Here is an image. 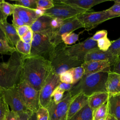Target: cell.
<instances>
[{
	"label": "cell",
	"mask_w": 120,
	"mask_h": 120,
	"mask_svg": "<svg viewBox=\"0 0 120 120\" xmlns=\"http://www.w3.org/2000/svg\"><path fill=\"white\" fill-rule=\"evenodd\" d=\"M74 85H73L72 84H69V83H66L64 82H60L57 88L59 89H60L63 91H69L73 87Z\"/></svg>",
	"instance_id": "obj_46"
},
{
	"label": "cell",
	"mask_w": 120,
	"mask_h": 120,
	"mask_svg": "<svg viewBox=\"0 0 120 120\" xmlns=\"http://www.w3.org/2000/svg\"><path fill=\"white\" fill-rule=\"evenodd\" d=\"M16 29L19 36L21 38L30 29V27L27 25H24L23 26L17 27Z\"/></svg>",
	"instance_id": "obj_44"
},
{
	"label": "cell",
	"mask_w": 120,
	"mask_h": 120,
	"mask_svg": "<svg viewBox=\"0 0 120 120\" xmlns=\"http://www.w3.org/2000/svg\"><path fill=\"white\" fill-rule=\"evenodd\" d=\"M9 109L3 98L0 96V120H4L8 110Z\"/></svg>",
	"instance_id": "obj_39"
},
{
	"label": "cell",
	"mask_w": 120,
	"mask_h": 120,
	"mask_svg": "<svg viewBox=\"0 0 120 120\" xmlns=\"http://www.w3.org/2000/svg\"><path fill=\"white\" fill-rule=\"evenodd\" d=\"M65 20L59 18H52L51 22L52 29L53 31L57 30L64 22Z\"/></svg>",
	"instance_id": "obj_40"
},
{
	"label": "cell",
	"mask_w": 120,
	"mask_h": 120,
	"mask_svg": "<svg viewBox=\"0 0 120 120\" xmlns=\"http://www.w3.org/2000/svg\"><path fill=\"white\" fill-rule=\"evenodd\" d=\"M14 12L25 25L30 27L39 17L37 15L35 9L26 8L15 4Z\"/></svg>",
	"instance_id": "obj_16"
},
{
	"label": "cell",
	"mask_w": 120,
	"mask_h": 120,
	"mask_svg": "<svg viewBox=\"0 0 120 120\" xmlns=\"http://www.w3.org/2000/svg\"><path fill=\"white\" fill-rule=\"evenodd\" d=\"M16 51V48L8 42L0 39V54L11 55Z\"/></svg>",
	"instance_id": "obj_30"
},
{
	"label": "cell",
	"mask_w": 120,
	"mask_h": 120,
	"mask_svg": "<svg viewBox=\"0 0 120 120\" xmlns=\"http://www.w3.org/2000/svg\"><path fill=\"white\" fill-rule=\"evenodd\" d=\"M0 96L3 98L11 110L18 113L30 111L24 105L21 99L17 85L9 88H0Z\"/></svg>",
	"instance_id": "obj_11"
},
{
	"label": "cell",
	"mask_w": 120,
	"mask_h": 120,
	"mask_svg": "<svg viewBox=\"0 0 120 120\" xmlns=\"http://www.w3.org/2000/svg\"><path fill=\"white\" fill-rule=\"evenodd\" d=\"M15 4L32 9L37 8L36 0H17Z\"/></svg>",
	"instance_id": "obj_31"
},
{
	"label": "cell",
	"mask_w": 120,
	"mask_h": 120,
	"mask_svg": "<svg viewBox=\"0 0 120 120\" xmlns=\"http://www.w3.org/2000/svg\"><path fill=\"white\" fill-rule=\"evenodd\" d=\"M37 7L45 10L49 9L54 6L53 0H36Z\"/></svg>",
	"instance_id": "obj_33"
},
{
	"label": "cell",
	"mask_w": 120,
	"mask_h": 120,
	"mask_svg": "<svg viewBox=\"0 0 120 120\" xmlns=\"http://www.w3.org/2000/svg\"><path fill=\"white\" fill-rule=\"evenodd\" d=\"M33 36V32L30 29L25 34L20 38L21 40L26 43H31L32 40Z\"/></svg>",
	"instance_id": "obj_42"
},
{
	"label": "cell",
	"mask_w": 120,
	"mask_h": 120,
	"mask_svg": "<svg viewBox=\"0 0 120 120\" xmlns=\"http://www.w3.org/2000/svg\"><path fill=\"white\" fill-rule=\"evenodd\" d=\"M65 45L63 42L55 46L49 59L52 69L59 75L73 68L81 66L83 62L68 56L64 50Z\"/></svg>",
	"instance_id": "obj_5"
},
{
	"label": "cell",
	"mask_w": 120,
	"mask_h": 120,
	"mask_svg": "<svg viewBox=\"0 0 120 120\" xmlns=\"http://www.w3.org/2000/svg\"><path fill=\"white\" fill-rule=\"evenodd\" d=\"M81 28H83V26L76 17L65 20L64 23L57 30L53 31L51 38L52 43L55 46H56L63 43L61 39L62 35L73 32L74 31Z\"/></svg>",
	"instance_id": "obj_12"
},
{
	"label": "cell",
	"mask_w": 120,
	"mask_h": 120,
	"mask_svg": "<svg viewBox=\"0 0 120 120\" xmlns=\"http://www.w3.org/2000/svg\"><path fill=\"white\" fill-rule=\"evenodd\" d=\"M0 9L6 18L8 16L12 15L14 12L15 4H11L4 0H1L0 1Z\"/></svg>",
	"instance_id": "obj_27"
},
{
	"label": "cell",
	"mask_w": 120,
	"mask_h": 120,
	"mask_svg": "<svg viewBox=\"0 0 120 120\" xmlns=\"http://www.w3.org/2000/svg\"><path fill=\"white\" fill-rule=\"evenodd\" d=\"M24 60L23 55L16 51L7 61L0 62V88L18 85L22 78Z\"/></svg>",
	"instance_id": "obj_2"
},
{
	"label": "cell",
	"mask_w": 120,
	"mask_h": 120,
	"mask_svg": "<svg viewBox=\"0 0 120 120\" xmlns=\"http://www.w3.org/2000/svg\"><path fill=\"white\" fill-rule=\"evenodd\" d=\"M97 42L98 48L104 52L108 51L112 44V42L107 37L101 38L98 40Z\"/></svg>",
	"instance_id": "obj_32"
},
{
	"label": "cell",
	"mask_w": 120,
	"mask_h": 120,
	"mask_svg": "<svg viewBox=\"0 0 120 120\" xmlns=\"http://www.w3.org/2000/svg\"><path fill=\"white\" fill-rule=\"evenodd\" d=\"M76 18L82 24L83 28L89 31L102 22L115 17L105 10L98 12H86L78 15Z\"/></svg>",
	"instance_id": "obj_10"
},
{
	"label": "cell",
	"mask_w": 120,
	"mask_h": 120,
	"mask_svg": "<svg viewBox=\"0 0 120 120\" xmlns=\"http://www.w3.org/2000/svg\"><path fill=\"white\" fill-rule=\"evenodd\" d=\"M52 17L44 15L36 20L30 26V28L34 33H40L52 30Z\"/></svg>",
	"instance_id": "obj_19"
},
{
	"label": "cell",
	"mask_w": 120,
	"mask_h": 120,
	"mask_svg": "<svg viewBox=\"0 0 120 120\" xmlns=\"http://www.w3.org/2000/svg\"><path fill=\"white\" fill-rule=\"evenodd\" d=\"M37 120H49V113L46 108L40 107L36 112Z\"/></svg>",
	"instance_id": "obj_35"
},
{
	"label": "cell",
	"mask_w": 120,
	"mask_h": 120,
	"mask_svg": "<svg viewBox=\"0 0 120 120\" xmlns=\"http://www.w3.org/2000/svg\"><path fill=\"white\" fill-rule=\"evenodd\" d=\"M59 76L60 82L73 84V76L69 70L61 73Z\"/></svg>",
	"instance_id": "obj_37"
},
{
	"label": "cell",
	"mask_w": 120,
	"mask_h": 120,
	"mask_svg": "<svg viewBox=\"0 0 120 120\" xmlns=\"http://www.w3.org/2000/svg\"><path fill=\"white\" fill-rule=\"evenodd\" d=\"M60 2L88 11L92 7L109 0H60Z\"/></svg>",
	"instance_id": "obj_21"
},
{
	"label": "cell",
	"mask_w": 120,
	"mask_h": 120,
	"mask_svg": "<svg viewBox=\"0 0 120 120\" xmlns=\"http://www.w3.org/2000/svg\"><path fill=\"white\" fill-rule=\"evenodd\" d=\"M109 94L107 92L94 93L88 97V105L93 111L107 101Z\"/></svg>",
	"instance_id": "obj_23"
},
{
	"label": "cell",
	"mask_w": 120,
	"mask_h": 120,
	"mask_svg": "<svg viewBox=\"0 0 120 120\" xmlns=\"http://www.w3.org/2000/svg\"><path fill=\"white\" fill-rule=\"evenodd\" d=\"M110 62L98 60L84 61L81 66L84 69V75H89L101 72H109L111 71Z\"/></svg>",
	"instance_id": "obj_15"
},
{
	"label": "cell",
	"mask_w": 120,
	"mask_h": 120,
	"mask_svg": "<svg viewBox=\"0 0 120 120\" xmlns=\"http://www.w3.org/2000/svg\"><path fill=\"white\" fill-rule=\"evenodd\" d=\"M93 110L87 104L68 120H93Z\"/></svg>",
	"instance_id": "obj_24"
},
{
	"label": "cell",
	"mask_w": 120,
	"mask_h": 120,
	"mask_svg": "<svg viewBox=\"0 0 120 120\" xmlns=\"http://www.w3.org/2000/svg\"><path fill=\"white\" fill-rule=\"evenodd\" d=\"M64 91L57 87L54 90L52 94V98L56 104H58L62 100L64 96Z\"/></svg>",
	"instance_id": "obj_38"
},
{
	"label": "cell",
	"mask_w": 120,
	"mask_h": 120,
	"mask_svg": "<svg viewBox=\"0 0 120 120\" xmlns=\"http://www.w3.org/2000/svg\"><path fill=\"white\" fill-rule=\"evenodd\" d=\"M1 0H0V1ZM7 19L5 16H4V15H3V14L2 13L1 9H0V22H4V21H7Z\"/></svg>",
	"instance_id": "obj_50"
},
{
	"label": "cell",
	"mask_w": 120,
	"mask_h": 120,
	"mask_svg": "<svg viewBox=\"0 0 120 120\" xmlns=\"http://www.w3.org/2000/svg\"><path fill=\"white\" fill-rule=\"evenodd\" d=\"M51 71L49 60L40 56L28 57L24 60L21 80L26 81L39 91Z\"/></svg>",
	"instance_id": "obj_1"
},
{
	"label": "cell",
	"mask_w": 120,
	"mask_h": 120,
	"mask_svg": "<svg viewBox=\"0 0 120 120\" xmlns=\"http://www.w3.org/2000/svg\"><path fill=\"white\" fill-rule=\"evenodd\" d=\"M105 88L109 96L120 94V74L109 71Z\"/></svg>",
	"instance_id": "obj_18"
},
{
	"label": "cell",
	"mask_w": 120,
	"mask_h": 120,
	"mask_svg": "<svg viewBox=\"0 0 120 120\" xmlns=\"http://www.w3.org/2000/svg\"><path fill=\"white\" fill-rule=\"evenodd\" d=\"M97 42L92 37L84 41L71 45H65L64 50L66 53L73 59L84 62V58L90 51L97 48Z\"/></svg>",
	"instance_id": "obj_9"
},
{
	"label": "cell",
	"mask_w": 120,
	"mask_h": 120,
	"mask_svg": "<svg viewBox=\"0 0 120 120\" xmlns=\"http://www.w3.org/2000/svg\"><path fill=\"white\" fill-rule=\"evenodd\" d=\"M33 113L31 112H22L18 113L19 118L18 120H29L30 116Z\"/></svg>",
	"instance_id": "obj_47"
},
{
	"label": "cell",
	"mask_w": 120,
	"mask_h": 120,
	"mask_svg": "<svg viewBox=\"0 0 120 120\" xmlns=\"http://www.w3.org/2000/svg\"><path fill=\"white\" fill-rule=\"evenodd\" d=\"M119 57L114 56L109 50L104 52L98 48L88 52L84 58V61L98 60L109 62L112 66H114L118 61Z\"/></svg>",
	"instance_id": "obj_13"
},
{
	"label": "cell",
	"mask_w": 120,
	"mask_h": 120,
	"mask_svg": "<svg viewBox=\"0 0 120 120\" xmlns=\"http://www.w3.org/2000/svg\"><path fill=\"white\" fill-rule=\"evenodd\" d=\"M108 114L116 120H120V94L109 96L107 100Z\"/></svg>",
	"instance_id": "obj_22"
},
{
	"label": "cell",
	"mask_w": 120,
	"mask_h": 120,
	"mask_svg": "<svg viewBox=\"0 0 120 120\" xmlns=\"http://www.w3.org/2000/svg\"><path fill=\"white\" fill-rule=\"evenodd\" d=\"M54 6L45 11L44 15L52 18L63 20L76 17L79 15L87 12V11L60 2V0H53Z\"/></svg>",
	"instance_id": "obj_7"
},
{
	"label": "cell",
	"mask_w": 120,
	"mask_h": 120,
	"mask_svg": "<svg viewBox=\"0 0 120 120\" xmlns=\"http://www.w3.org/2000/svg\"><path fill=\"white\" fill-rule=\"evenodd\" d=\"M112 71L120 74V56L119 57L117 62L113 66V69Z\"/></svg>",
	"instance_id": "obj_48"
},
{
	"label": "cell",
	"mask_w": 120,
	"mask_h": 120,
	"mask_svg": "<svg viewBox=\"0 0 120 120\" xmlns=\"http://www.w3.org/2000/svg\"><path fill=\"white\" fill-rule=\"evenodd\" d=\"M108 50L114 56L118 57L120 56V38L112 42Z\"/></svg>",
	"instance_id": "obj_36"
},
{
	"label": "cell",
	"mask_w": 120,
	"mask_h": 120,
	"mask_svg": "<svg viewBox=\"0 0 120 120\" xmlns=\"http://www.w3.org/2000/svg\"><path fill=\"white\" fill-rule=\"evenodd\" d=\"M105 120H116V119L112 116L108 114L107 115V117H106Z\"/></svg>",
	"instance_id": "obj_52"
},
{
	"label": "cell",
	"mask_w": 120,
	"mask_h": 120,
	"mask_svg": "<svg viewBox=\"0 0 120 120\" xmlns=\"http://www.w3.org/2000/svg\"><path fill=\"white\" fill-rule=\"evenodd\" d=\"M105 119L106 118H103V119H100L99 120H105Z\"/></svg>",
	"instance_id": "obj_53"
},
{
	"label": "cell",
	"mask_w": 120,
	"mask_h": 120,
	"mask_svg": "<svg viewBox=\"0 0 120 120\" xmlns=\"http://www.w3.org/2000/svg\"><path fill=\"white\" fill-rule=\"evenodd\" d=\"M88 102V96L82 93H80L74 96L69 106L68 114V120H69L87 105Z\"/></svg>",
	"instance_id": "obj_17"
},
{
	"label": "cell",
	"mask_w": 120,
	"mask_h": 120,
	"mask_svg": "<svg viewBox=\"0 0 120 120\" xmlns=\"http://www.w3.org/2000/svg\"><path fill=\"white\" fill-rule=\"evenodd\" d=\"M53 33L52 29L40 33L33 32L30 53L28 56H23L24 60L28 57L40 56L49 60L55 47L51 41Z\"/></svg>",
	"instance_id": "obj_4"
},
{
	"label": "cell",
	"mask_w": 120,
	"mask_h": 120,
	"mask_svg": "<svg viewBox=\"0 0 120 120\" xmlns=\"http://www.w3.org/2000/svg\"><path fill=\"white\" fill-rule=\"evenodd\" d=\"M79 39V34L74 32L63 34L61 36L62 42L67 45L75 44Z\"/></svg>",
	"instance_id": "obj_29"
},
{
	"label": "cell",
	"mask_w": 120,
	"mask_h": 120,
	"mask_svg": "<svg viewBox=\"0 0 120 120\" xmlns=\"http://www.w3.org/2000/svg\"><path fill=\"white\" fill-rule=\"evenodd\" d=\"M21 99L26 108L32 113H36L40 107L39 91L37 90L28 82L21 80L17 85Z\"/></svg>",
	"instance_id": "obj_6"
},
{
	"label": "cell",
	"mask_w": 120,
	"mask_h": 120,
	"mask_svg": "<svg viewBox=\"0 0 120 120\" xmlns=\"http://www.w3.org/2000/svg\"><path fill=\"white\" fill-rule=\"evenodd\" d=\"M71 72L73 79V85H75L77 84L82 79L84 75V69L81 66H78L73 68L69 69Z\"/></svg>",
	"instance_id": "obj_28"
},
{
	"label": "cell",
	"mask_w": 120,
	"mask_h": 120,
	"mask_svg": "<svg viewBox=\"0 0 120 120\" xmlns=\"http://www.w3.org/2000/svg\"><path fill=\"white\" fill-rule=\"evenodd\" d=\"M107 31L105 30H100L97 31L95 34L92 36V39L96 41H97L98 40L103 38L105 37H107Z\"/></svg>",
	"instance_id": "obj_43"
},
{
	"label": "cell",
	"mask_w": 120,
	"mask_h": 120,
	"mask_svg": "<svg viewBox=\"0 0 120 120\" xmlns=\"http://www.w3.org/2000/svg\"><path fill=\"white\" fill-rule=\"evenodd\" d=\"M73 97L69 91H68L64 95L63 99L59 103L56 104L53 101L56 120H68V110Z\"/></svg>",
	"instance_id": "obj_14"
},
{
	"label": "cell",
	"mask_w": 120,
	"mask_h": 120,
	"mask_svg": "<svg viewBox=\"0 0 120 120\" xmlns=\"http://www.w3.org/2000/svg\"><path fill=\"white\" fill-rule=\"evenodd\" d=\"M108 75V72H107L84 75L69 92L73 97L80 93H82L89 97L94 93L106 92L105 84Z\"/></svg>",
	"instance_id": "obj_3"
},
{
	"label": "cell",
	"mask_w": 120,
	"mask_h": 120,
	"mask_svg": "<svg viewBox=\"0 0 120 120\" xmlns=\"http://www.w3.org/2000/svg\"><path fill=\"white\" fill-rule=\"evenodd\" d=\"M12 15H13L12 24L15 28L19 26H21L25 25L15 12H14Z\"/></svg>",
	"instance_id": "obj_45"
},
{
	"label": "cell",
	"mask_w": 120,
	"mask_h": 120,
	"mask_svg": "<svg viewBox=\"0 0 120 120\" xmlns=\"http://www.w3.org/2000/svg\"><path fill=\"white\" fill-rule=\"evenodd\" d=\"M108 114L107 101L94 110L92 112L93 120H99L101 119L106 118Z\"/></svg>",
	"instance_id": "obj_25"
},
{
	"label": "cell",
	"mask_w": 120,
	"mask_h": 120,
	"mask_svg": "<svg viewBox=\"0 0 120 120\" xmlns=\"http://www.w3.org/2000/svg\"><path fill=\"white\" fill-rule=\"evenodd\" d=\"M29 120H37L36 113H33L30 116Z\"/></svg>",
	"instance_id": "obj_51"
},
{
	"label": "cell",
	"mask_w": 120,
	"mask_h": 120,
	"mask_svg": "<svg viewBox=\"0 0 120 120\" xmlns=\"http://www.w3.org/2000/svg\"><path fill=\"white\" fill-rule=\"evenodd\" d=\"M60 82V76L52 69L39 93L40 107L47 108L52 100V94Z\"/></svg>",
	"instance_id": "obj_8"
},
{
	"label": "cell",
	"mask_w": 120,
	"mask_h": 120,
	"mask_svg": "<svg viewBox=\"0 0 120 120\" xmlns=\"http://www.w3.org/2000/svg\"><path fill=\"white\" fill-rule=\"evenodd\" d=\"M15 48L18 52L25 57L29 55L30 53L31 43H26L20 40L16 44Z\"/></svg>",
	"instance_id": "obj_26"
},
{
	"label": "cell",
	"mask_w": 120,
	"mask_h": 120,
	"mask_svg": "<svg viewBox=\"0 0 120 120\" xmlns=\"http://www.w3.org/2000/svg\"><path fill=\"white\" fill-rule=\"evenodd\" d=\"M114 2L113 5L106 10L114 17L120 16V0H115Z\"/></svg>",
	"instance_id": "obj_34"
},
{
	"label": "cell",
	"mask_w": 120,
	"mask_h": 120,
	"mask_svg": "<svg viewBox=\"0 0 120 120\" xmlns=\"http://www.w3.org/2000/svg\"><path fill=\"white\" fill-rule=\"evenodd\" d=\"M0 26L5 32L10 45L15 47L17 42L21 40L16 28L7 21L0 22Z\"/></svg>",
	"instance_id": "obj_20"
},
{
	"label": "cell",
	"mask_w": 120,
	"mask_h": 120,
	"mask_svg": "<svg viewBox=\"0 0 120 120\" xmlns=\"http://www.w3.org/2000/svg\"><path fill=\"white\" fill-rule=\"evenodd\" d=\"M0 39L5 41H6L9 44V42L6 36V34H5V32H4L3 30H2V29L1 28V27H0Z\"/></svg>",
	"instance_id": "obj_49"
},
{
	"label": "cell",
	"mask_w": 120,
	"mask_h": 120,
	"mask_svg": "<svg viewBox=\"0 0 120 120\" xmlns=\"http://www.w3.org/2000/svg\"><path fill=\"white\" fill-rule=\"evenodd\" d=\"M19 114L18 113L8 109L6 112L4 120H18Z\"/></svg>",
	"instance_id": "obj_41"
}]
</instances>
